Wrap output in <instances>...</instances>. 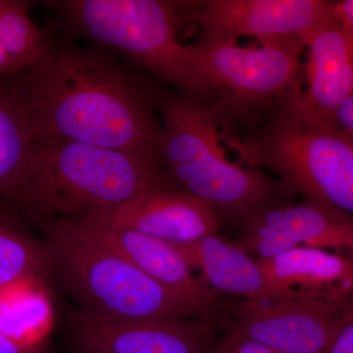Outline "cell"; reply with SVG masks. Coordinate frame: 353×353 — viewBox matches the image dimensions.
Here are the masks:
<instances>
[{
	"label": "cell",
	"instance_id": "ffe728a7",
	"mask_svg": "<svg viewBox=\"0 0 353 353\" xmlns=\"http://www.w3.org/2000/svg\"><path fill=\"white\" fill-rule=\"evenodd\" d=\"M30 3L0 0V44L9 55L26 68L50 48L48 32L29 15Z\"/></svg>",
	"mask_w": 353,
	"mask_h": 353
},
{
	"label": "cell",
	"instance_id": "3957f363",
	"mask_svg": "<svg viewBox=\"0 0 353 353\" xmlns=\"http://www.w3.org/2000/svg\"><path fill=\"white\" fill-rule=\"evenodd\" d=\"M154 104L162 120L158 157L180 190L241 223L289 194L280 181L228 158L212 106L183 94L154 97Z\"/></svg>",
	"mask_w": 353,
	"mask_h": 353
},
{
	"label": "cell",
	"instance_id": "7a4b0ae2",
	"mask_svg": "<svg viewBox=\"0 0 353 353\" xmlns=\"http://www.w3.org/2000/svg\"><path fill=\"white\" fill-rule=\"evenodd\" d=\"M155 152H124L77 143L34 141L13 208L36 224L118 208L166 187Z\"/></svg>",
	"mask_w": 353,
	"mask_h": 353
},
{
	"label": "cell",
	"instance_id": "5bb4252c",
	"mask_svg": "<svg viewBox=\"0 0 353 353\" xmlns=\"http://www.w3.org/2000/svg\"><path fill=\"white\" fill-rule=\"evenodd\" d=\"M271 299L282 297L345 301L353 299V259L319 248H299L259 260Z\"/></svg>",
	"mask_w": 353,
	"mask_h": 353
},
{
	"label": "cell",
	"instance_id": "83f0119b",
	"mask_svg": "<svg viewBox=\"0 0 353 353\" xmlns=\"http://www.w3.org/2000/svg\"><path fill=\"white\" fill-rule=\"evenodd\" d=\"M353 139V138H352Z\"/></svg>",
	"mask_w": 353,
	"mask_h": 353
},
{
	"label": "cell",
	"instance_id": "44dd1931",
	"mask_svg": "<svg viewBox=\"0 0 353 353\" xmlns=\"http://www.w3.org/2000/svg\"><path fill=\"white\" fill-rule=\"evenodd\" d=\"M240 238L233 243L255 259H271L290 250L301 246L290 234L281 230L255 224L243 223Z\"/></svg>",
	"mask_w": 353,
	"mask_h": 353
},
{
	"label": "cell",
	"instance_id": "5b68a950",
	"mask_svg": "<svg viewBox=\"0 0 353 353\" xmlns=\"http://www.w3.org/2000/svg\"><path fill=\"white\" fill-rule=\"evenodd\" d=\"M292 85L263 128L227 145L252 168L268 169L288 192L353 217V139L304 112Z\"/></svg>",
	"mask_w": 353,
	"mask_h": 353
},
{
	"label": "cell",
	"instance_id": "52a82bcc",
	"mask_svg": "<svg viewBox=\"0 0 353 353\" xmlns=\"http://www.w3.org/2000/svg\"><path fill=\"white\" fill-rule=\"evenodd\" d=\"M257 41L259 44L253 46L197 41L188 46L190 60L219 97L230 95L243 104L266 103L296 85L305 44L299 36Z\"/></svg>",
	"mask_w": 353,
	"mask_h": 353
},
{
	"label": "cell",
	"instance_id": "6da1fadb",
	"mask_svg": "<svg viewBox=\"0 0 353 353\" xmlns=\"http://www.w3.org/2000/svg\"><path fill=\"white\" fill-rule=\"evenodd\" d=\"M14 79L34 141L158 153L161 126L152 112L154 97L105 55L50 46Z\"/></svg>",
	"mask_w": 353,
	"mask_h": 353
},
{
	"label": "cell",
	"instance_id": "277c9868",
	"mask_svg": "<svg viewBox=\"0 0 353 353\" xmlns=\"http://www.w3.org/2000/svg\"><path fill=\"white\" fill-rule=\"evenodd\" d=\"M38 225L57 285L83 311L109 318L219 316L190 303L146 275L67 218Z\"/></svg>",
	"mask_w": 353,
	"mask_h": 353
},
{
	"label": "cell",
	"instance_id": "2e32d148",
	"mask_svg": "<svg viewBox=\"0 0 353 353\" xmlns=\"http://www.w3.org/2000/svg\"><path fill=\"white\" fill-rule=\"evenodd\" d=\"M245 222L285 231L301 246L334 250L353 259V217L341 211L310 201L294 205L280 202L241 224Z\"/></svg>",
	"mask_w": 353,
	"mask_h": 353
},
{
	"label": "cell",
	"instance_id": "4316f807",
	"mask_svg": "<svg viewBox=\"0 0 353 353\" xmlns=\"http://www.w3.org/2000/svg\"><path fill=\"white\" fill-rule=\"evenodd\" d=\"M21 65L17 63L0 44V78L13 75L22 70Z\"/></svg>",
	"mask_w": 353,
	"mask_h": 353
},
{
	"label": "cell",
	"instance_id": "ba28073f",
	"mask_svg": "<svg viewBox=\"0 0 353 353\" xmlns=\"http://www.w3.org/2000/svg\"><path fill=\"white\" fill-rule=\"evenodd\" d=\"M227 317L109 318L69 313L65 338L76 353H210Z\"/></svg>",
	"mask_w": 353,
	"mask_h": 353
},
{
	"label": "cell",
	"instance_id": "e0dca14e",
	"mask_svg": "<svg viewBox=\"0 0 353 353\" xmlns=\"http://www.w3.org/2000/svg\"><path fill=\"white\" fill-rule=\"evenodd\" d=\"M34 139L31 120L17 83L0 78V197L14 203L31 159Z\"/></svg>",
	"mask_w": 353,
	"mask_h": 353
},
{
	"label": "cell",
	"instance_id": "4fadbf2b",
	"mask_svg": "<svg viewBox=\"0 0 353 353\" xmlns=\"http://www.w3.org/2000/svg\"><path fill=\"white\" fill-rule=\"evenodd\" d=\"M307 50V88L297 92L311 118L334 127L336 112L353 94V36L330 21L303 39Z\"/></svg>",
	"mask_w": 353,
	"mask_h": 353
},
{
	"label": "cell",
	"instance_id": "d6986e66",
	"mask_svg": "<svg viewBox=\"0 0 353 353\" xmlns=\"http://www.w3.org/2000/svg\"><path fill=\"white\" fill-rule=\"evenodd\" d=\"M43 294L28 281L0 288V331L26 347H41L38 336L43 322Z\"/></svg>",
	"mask_w": 353,
	"mask_h": 353
},
{
	"label": "cell",
	"instance_id": "8fae6325",
	"mask_svg": "<svg viewBox=\"0 0 353 353\" xmlns=\"http://www.w3.org/2000/svg\"><path fill=\"white\" fill-rule=\"evenodd\" d=\"M80 219L128 228L159 240L187 245L217 234L222 217L206 202L182 190L157 188L134 201Z\"/></svg>",
	"mask_w": 353,
	"mask_h": 353
},
{
	"label": "cell",
	"instance_id": "cb8c5ba5",
	"mask_svg": "<svg viewBox=\"0 0 353 353\" xmlns=\"http://www.w3.org/2000/svg\"><path fill=\"white\" fill-rule=\"evenodd\" d=\"M328 353H353V303L347 322L341 329Z\"/></svg>",
	"mask_w": 353,
	"mask_h": 353
},
{
	"label": "cell",
	"instance_id": "ac0fdd59",
	"mask_svg": "<svg viewBox=\"0 0 353 353\" xmlns=\"http://www.w3.org/2000/svg\"><path fill=\"white\" fill-rule=\"evenodd\" d=\"M21 281L48 294L57 285L44 239L32 234L12 210L0 206V288Z\"/></svg>",
	"mask_w": 353,
	"mask_h": 353
},
{
	"label": "cell",
	"instance_id": "7c38bea8",
	"mask_svg": "<svg viewBox=\"0 0 353 353\" xmlns=\"http://www.w3.org/2000/svg\"><path fill=\"white\" fill-rule=\"evenodd\" d=\"M71 220L178 296L216 314H229L233 303L197 279L173 243L128 228Z\"/></svg>",
	"mask_w": 353,
	"mask_h": 353
},
{
	"label": "cell",
	"instance_id": "9a60e30c",
	"mask_svg": "<svg viewBox=\"0 0 353 353\" xmlns=\"http://www.w3.org/2000/svg\"><path fill=\"white\" fill-rule=\"evenodd\" d=\"M173 245L190 268L199 271L202 282L221 296L241 301L271 299L259 261L233 241L214 234L187 245Z\"/></svg>",
	"mask_w": 353,
	"mask_h": 353
},
{
	"label": "cell",
	"instance_id": "8992f818",
	"mask_svg": "<svg viewBox=\"0 0 353 353\" xmlns=\"http://www.w3.org/2000/svg\"><path fill=\"white\" fill-rule=\"evenodd\" d=\"M81 34L115 50L179 88L212 105L219 94L178 41L175 2L160 0H65L52 2Z\"/></svg>",
	"mask_w": 353,
	"mask_h": 353
},
{
	"label": "cell",
	"instance_id": "9c48e42d",
	"mask_svg": "<svg viewBox=\"0 0 353 353\" xmlns=\"http://www.w3.org/2000/svg\"><path fill=\"white\" fill-rule=\"evenodd\" d=\"M353 299H282L233 303L224 328L276 353H328L347 322Z\"/></svg>",
	"mask_w": 353,
	"mask_h": 353
},
{
	"label": "cell",
	"instance_id": "30bf717a",
	"mask_svg": "<svg viewBox=\"0 0 353 353\" xmlns=\"http://www.w3.org/2000/svg\"><path fill=\"white\" fill-rule=\"evenodd\" d=\"M199 41H234L253 37L301 38L333 20L324 0H209L194 14Z\"/></svg>",
	"mask_w": 353,
	"mask_h": 353
},
{
	"label": "cell",
	"instance_id": "7402d4cb",
	"mask_svg": "<svg viewBox=\"0 0 353 353\" xmlns=\"http://www.w3.org/2000/svg\"><path fill=\"white\" fill-rule=\"evenodd\" d=\"M210 353H276L259 341L226 329Z\"/></svg>",
	"mask_w": 353,
	"mask_h": 353
},
{
	"label": "cell",
	"instance_id": "603a6c76",
	"mask_svg": "<svg viewBox=\"0 0 353 353\" xmlns=\"http://www.w3.org/2000/svg\"><path fill=\"white\" fill-rule=\"evenodd\" d=\"M330 11L334 20L353 36V0L330 1Z\"/></svg>",
	"mask_w": 353,
	"mask_h": 353
},
{
	"label": "cell",
	"instance_id": "484cf974",
	"mask_svg": "<svg viewBox=\"0 0 353 353\" xmlns=\"http://www.w3.org/2000/svg\"><path fill=\"white\" fill-rule=\"evenodd\" d=\"M0 353H43V350L41 347H23L0 331Z\"/></svg>",
	"mask_w": 353,
	"mask_h": 353
},
{
	"label": "cell",
	"instance_id": "d4e9b609",
	"mask_svg": "<svg viewBox=\"0 0 353 353\" xmlns=\"http://www.w3.org/2000/svg\"><path fill=\"white\" fill-rule=\"evenodd\" d=\"M334 128L353 138V94L343 102L336 112Z\"/></svg>",
	"mask_w": 353,
	"mask_h": 353
}]
</instances>
